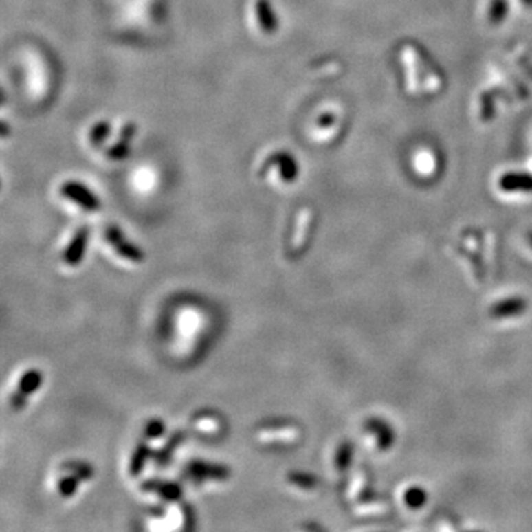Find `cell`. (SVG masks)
I'll return each mask as SVG.
<instances>
[{
	"instance_id": "cell-11",
	"label": "cell",
	"mask_w": 532,
	"mask_h": 532,
	"mask_svg": "<svg viewBox=\"0 0 532 532\" xmlns=\"http://www.w3.org/2000/svg\"><path fill=\"white\" fill-rule=\"evenodd\" d=\"M148 457H150V445H148L145 441H141L136 445L133 454L131 457V461H129V475L132 478H136V476L141 475V472L145 467V463H146Z\"/></svg>"
},
{
	"instance_id": "cell-5",
	"label": "cell",
	"mask_w": 532,
	"mask_h": 532,
	"mask_svg": "<svg viewBox=\"0 0 532 532\" xmlns=\"http://www.w3.org/2000/svg\"><path fill=\"white\" fill-rule=\"evenodd\" d=\"M275 166L280 172V177L281 181L284 182H293L298 179V175H299V166H298V160L294 159V157L290 154V153H285V151H280V153H275L272 154L268 160L265 162L263 164V170L262 173H265L266 170L269 169V167Z\"/></svg>"
},
{
	"instance_id": "cell-23",
	"label": "cell",
	"mask_w": 532,
	"mask_h": 532,
	"mask_svg": "<svg viewBox=\"0 0 532 532\" xmlns=\"http://www.w3.org/2000/svg\"><path fill=\"white\" fill-rule=\"evenodd\" d=\"M522 2H524L527 6H529V8H532V0H522Z\"/></svg>"
},
{
	"instance_id": "cell-10",
	"label": "cell",
	"mask_w": 532,
	"mask_h": 532,
	"mask_svg": "<svg viewBox=\"0 0 532 532\" xmlns=\"http://www.w3.org/2000/svg\"><path fill=\"white\" fill-rule=\"evenodd\" d=\"M256 15L259 19V25L265 33H275L278 28V18L274 12V8L269 0H256Z\"/></svg>"
},
{
	"instance_id": "cell-20",
	"label": "cell",
	"mask_w": 532,
	"mask_h": 532,
	"mask_svg": "<svg viewBox=\"0 0 532 532\" xmlns=\"http://www.w3.org/2000/svg\"><path fill=\"white\" fill-rule=\"evenodd\" d=\"M289 480L291 484L302 488H313L315 484H317V480H315L313 476L304 475V473H294V472L289 475Z\"/></svg>"
},
{
	"instance_id": "cell-17",
	"label": "cell",
	"mask_w": 532,
	"mask_h": 532,
	"mask_svg": "<svg viewBox=\"0 0 532 532\" xmlns=\"http://www.w3.org/2000/svg\"><path fill=\"white\" fill-rule=\"evenodd\" d=\"M426 500H428L426 492L421 488L414 487L406 492V502L410 507H414V509L421 507L426 502Z\"/></svg>"
},
{
	"instance_id": "cell-15",
	"label": "cell",
	"mask_w": 532,
	"mask_h": 532,
	"mask_svg": "<svg viewBox=\"0 0 532 532\" xmlns=\"http://www.w3.org/2000/svg\"><path fill=\"white\" fill-rule=\"evenodd\" d=\"M509 14V3L507 0H492L489 5V21L498 24L505 19Z\"/></svg>"
},
{
	"instance_id": "cell-8",
	"label": "cell",
	"mask_w": 532,
	"mask_h": 532,
	"mask_svg": "<svg viewBox=\"0 0 532 532\" xmlns=\"http://www.w3.org/2000/svg\"><path fill=\"white\" fill-rule=\"evenodd\" d=\"M500 188L507 192H529L532 191V175L520 173V172H510L501 176Z\"/></svg>"
},
{
	"instance_id": "cell-14",
	"label": "cell",
	"mask_w": 532,
	"mask_h": 532,
	"mask_svg": "<svg viewBox=\"0 0 532 532\" xmlns=\"http://www.w3.org/2000/svg\"><path fill=\"white\" fill-rule=\"evenodd\" d=\"M65 473L67 475L58 480V491L63 497H73L82 479L77 475H74V473H70V472H65Z\"/></svg>"
},
{
	"instance_id": "cell-1",
	"label": "cell",
	"mask_w": 532,
	"mask_h": 532,
	"mask_svg": "<svg viewBox=\"0 0 532 532\" xmlns=\"http://www.w3.org/2000/svg\"><path fill=\"white\" fill-rule=\"evenodd\" d=\"M182 475L185 479L191 480L192 484H206V482H222L230 478L231 472L226 466L206 463L201 460H194L185 466Z\"/></svg>"
},
{
	"instance_id": "cell-24",
	"label": "cell",
	"mask_w": 532,
	"mask_h": 532,
	"mask_svg": "<svg viewBox=\"0 0 532 532\" xmlns=\"http://www.w3.org/2000/svg\"><path fill=\"white\" fill-rule=\"evenodd\" d=\"M531 243H532V234H531Z\"/></svg>"
},
{
	"instance_id": "cell-12",
	"label": "cell",
	"mask_w": 532,
	"mask_h": 532,
	"mask_svg": "<svg viewBox=\"0 0 532 532\" xmlns=\"http://www.w3.org/2000/svg\"><path fill=\"white\" fill-rule=\"evenodd\" d=\"M525 309V302L522 299H509L502 300L492 308V313L496 317H509V315H516Z\"/></svg>"
},
{
	"instance_id": "cell-22",
	"label": "cell",
	"mask_w": 532,
	"mask_h": 532,
	"mask_svg": "<svg viewBox=\"0 0 532 532\" xmlns=\"http://www.w3.org/2000/svg\"><path fill=\"white\" fill-rule=\"evenodd\" d=\"M194 426L201 433H212L216 428V421L213 417H199L194 421Z\"/></svg>"
},
{
	"instance_id": "cell-2",
	"label": "cell",
	"mask_w": 532,
	"mask_h": 532,
	"mask_svg": "<svg viewBox=\"0 0 532 532\" xmlns=\"http://www.w3.org/2000/svg\"><path fill=\"white\" fill-rule=\"evenodd\" d=\"M105 240L114 249V252L117 254H120L127 262H133V263L144 262L145 259L144 252L132 241H127L123 231L120 228H117V226H113V225L108 226L105 230Z\"/></svg>"
},
{
	"instance_id": "cell-9",
	"label": "cell",
	"mask_w": 532,
	"mask_h": 532,
	"mask_svg": "<svg viewBox=\"0 0 532 532\" xmlns=\"http://www.w3.org/2000/svg\"><path fill=\"white\" fill-rule=\"evenodd\" d=\"M185 441V433L182 430H176L175 433L169 436V439L166 441L164 445L159 450V452L154 454V461L159 467H164L170 463L173 458L176 450L182 445V442Z\"/></svg>"
},
{
	"instance_id": "cell-6",
	"label": "cell",
	"mask_w": 532,
	"mask_h": 532,
	"mask_svg": "<svg viewBox=\"0 0 532 532\" xmlns=\"http://www.w3.org/2000/svg\"><path fill=\"white\" fill-rule=\"evenodd\" d=\"M87 241H89V228L87 226H83V228H80L74 234L73 240L67 245V250L64 253V261L68 266H78L82 263L86 253Z\"/></svg>"
},
{
	"instance_id": "cell-21",
	"label": "cell",
	"mask_w": 532,
	"mask_h": 532,
	"mask_svg": "<svg viewBox=\"0 0 532 532\" xmlns=\"http://www.w3.org/2000/svg\"><path fill=\"white\" fill-rule=\"evenodd\" d=\"M108 129H110V126H108V123H105V122H101V123H98L96 126H93V129L91 132L92 142L101 144L104 137L108 135Z\"/></svg>"
},
{
	"instance_id": "cell-4",
	"label": "cell",
	"mask_w": 532,
	"mask_h": 532,
	"mask_svg": "<svg viewBox=\"0 0 532 532\" xmlns=\"http://www.w3.org/2000/svg\"><path fill=\"white\" fill-rule=\"evenodd\" d=\"M43 383V374L41 370H28L23 374L21 380L18 383L16 393L11 399V406L15 410H21L25 406V401L30 395H33L38 389H41Z\"/></svg>"
},
{
	"instance_id": "cell-18",
	"label": "cell",
	"mask_w": 532,
	"mask_h": 532,
	"mask_svg": "<svg viewBox=\"0 0 532 532\" xmlns=\"http://www.w3.org/2000/svg\"><path fill=\"white\" fill-rule=\"evenodd\" d=\"M166 426L164 423L160 419H153L148 421V425L145 428V438L146 439H157L164 435Z\"/></svg>"
},
{
	"instance_id": "cell-7",
	"label": "cell",
	"mask_w": 532,
	"mask_h": 532,
	"mask_svg": "<svg viewBox=\"0 0 532 532\" xmlns=\"http://www.w3.org/2000/svg\"><path fill=\"white\" fill-rule=\"evenodd\" d=\"M141 489L146 492H154V494L160 496L166 501H177L184 496V489L179 484L169 480H160V479H150L145 480L141 485Z\"/></svg>"
},
{
	"instance_id": "cell-13",
	"label": "cell",
	"mask_w": 532,
	"mask_h": 532,
	"mask_svg": "<svg viewBox=\"0 0 532 532\" xmlns=\"http://www.w3.org/2000/svg\"><path fill=\"white\" fill-rule=\"evenodd\" d=\"M370 430L377 433V439H379V445L381 448H388L389 445L393 443V432L392 429L386 425V423L381 420H371L368 423Z\"/></svg>"
},
{
	"instance_id": "cell-19",
	"label": "cell",
	"mask_w": 532,
	"mask_h": 532,
	"mask_svg": "<svg viewBox=\"0 0 532 532\" xmlns=\"http://www.w3.org/2000/svg\"><path fill=\"white\" fill-rule=\"evenodd\" d=\"M351 460H352V447L349 445V443H343V445L339 448L337 456H336L337 467L340 470L348 469V466L351 465Z\"/></svg>"
},
{
	"instance_id": "cell-16",
	"label": "cell",
	"mask_w": 532,
	"mask_h": 532,
	"mask_svg": "<svg viewBox=\"0 0 532 532\" xmlns=\"http://www.w3.org/2000/svg\"><path fill=\"white\" fill-rule=\"evenodd\" d=\"M63 469L64 472L74 473V475H77L83 482L92 479L93 476V469L89 465H86V463H68V465H65Z\"/></svg>"
},
{
	"instance_id": "cell-3",
	"label": "cell",
	"mask_w": 532,
	"mask_h": 532,
	"mask_svg": "<svg viewBox=\"0 0 532 532\" xmlns=\"http://www.w3.org/2000/svg\"><path fill=\"white\" fill-rule=\"evenodd\" d=\"M61 194L67 200L76 203L77 206L83 207L85 210H89V212H95L101 207L100 199H98V197L89 190L86 185L80 182H76V181L65 182L61 186Z\"/></svg>"
}]
</instances>
